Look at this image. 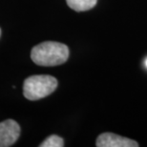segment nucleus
I'll use <instances>...</instances> for the list:
<instances>
[{"instance_id":"7","label":"nucleus","mask_w":147,"mask_h":147,"mask_svg":"<svg viewBox=\"0 0 147 147\" xmlns=\"http://www.w3.org/2000/svg\"><path fill=\"white\" fill-rule=\"evenodd\" d=\"M145 65H146V67H147V59L145 60Z\"/></svg>"},{"instance_id":"3","label":"nucleus","mask_w":147,"mask_h":147,"mask_svg":"<svg viewBox=\"0 0 147 147\" xmlns=\"http://www.w3.org/2000/svg\"><path fill=\"white\" fill-rule=\"evenodd\" d=\"M20 126L16 120L6 119L0 122V147H9L18 140Z\"/></svg>"},{"instance_id":"4","label":"nucleus","mask_w":147,"mask_h":147,"mask_svg":"<svg viewBox=\"0 0 147 147\" xmlns=\"http://www.w3.org/2000/svg\"><path fill=\"white\" fill-rule=\"evenodd\" d=\"M98 147H138L139 143L133 140L113 133H103L96 139Z\"/></svg>"},{"instance_id":"2","label":"nucleus","mask_w":147,"mask_h":147,"mask_svg":"<svg viewBox=\"0 0 147 147\" xmlns=\"http://www.w3.org/2000/svg\"><path fill=\"white\" fill-rule=\"evenodd\" d=\"M57 87V78L48 75H36L26 78L23 84V95L30 100L46 98Z\"/></svg>"},{"instance_id":"8","label":"nucleus","mask_w":147,"mask_h":147,"mask_svg":"<svg viewBox=\"0 0 147 147\" xmlns=\"http://www.w3.org/2000/svg\"><path fill=\"white\" fill-rule=\"evenodd\" d=\"M0 36H1V29H0Z\"/></svg>"},{"instance_id":"1","label":"nucleus","mask_w":147,"mask_h":147,"mask_svg":"<svg viewBox=\"0 0 147 147\" xmlns=\"http://www.w3.org/2000/svg\"><path fill=\"white\" fill-rule=\"evenodd\" d=\"M69 57V49L65 44L47 41L34 46L31 52V58L39 66H57L66 62Z\"/></svg>"},{"instance_id":"6","label":"nucleus","mask_w":147,"mask_h":147,"mask_svg":"<svg viewBox=\"0 0 147 147\" xmlns=\"http://www.w3.org/2000/svg\"><path fill=\"white\" fill-rule=\"evenodd\" d=\"M40 147H63L64 142L63 139L57 135H52L44 140L39 145Z\"/></svg>"},{"instance_id":"5","label":"nucleus","mask_w":147,"mask_h":147,"mask_svg":"<svg viewBox=\"0 0 147 147\" xmlns=\"http://www.w3.org/2000/svg\"><path fill=\"white\" fill-rule=\"evenodd\" d=\"M67 4L76 11H85L94 8L98 0H66Z\"/></svg>"}]
</instances>
